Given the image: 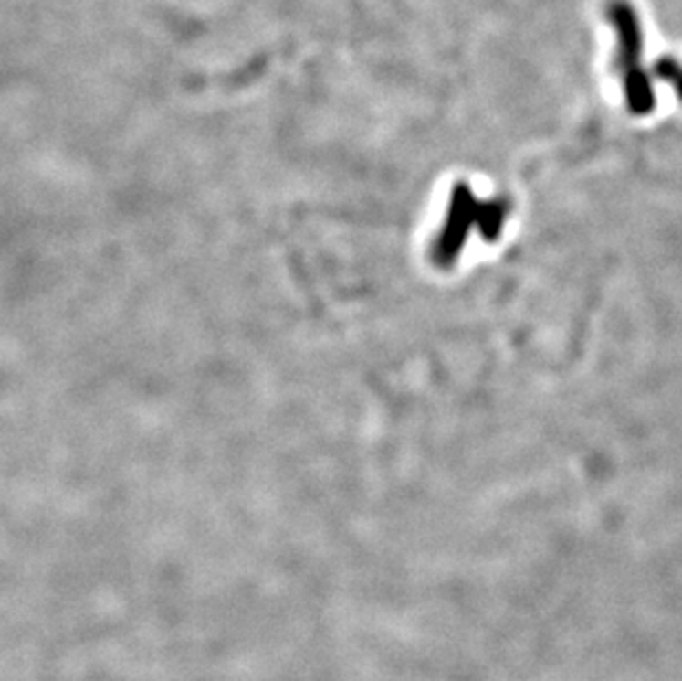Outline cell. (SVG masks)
Here are the masks:
<instances>
[{
    "label": "cell",
    "mask_w": 682,
    "mask_h": 681,
    "mask_svg": "<svg viewBox=\"0 0 682 681\" xmlns=\"http://www.w3.org/2000/svg\"><path fill=\"white\" fill-rule=\"evenodd\" d=\"M610 23L616 31V67L623 73L641 67L643 27L636 9L627 0H612Z\"/></svg>",
    "instance_id": "1"
},
{
    "label": "cell",
    "mask_w": 682,
    "mask_h": 681,
    "mask_svg": "<svg viewBox=\"0 0 682 681\" xmlns=\"http://www.w3.org/2000/svg\"><path fill=\"white\" fill-rule=\"evenodd\" d=\"M623 82H625V98L632 113L645 115L656 107L652 78L647 76V71L643 67L623 73Z\"/></svg>",
    "instance_id": "2"
},
{
    "label": "cell",
    "mask_w": 682,
    "mask_h": 681,
    "mask_svg": "<svg viewBox=\"0 0 682 681\" xmlns=\"http://www.w3.org/2000/svg\"><path fill=\"white\" fill-rule=\"evenodd\" d=\"M654 76L658 78V80L671 84L682 100V65L674 56H660L658 60L654 62Z\"/></svg>",
    "instance_id": "3"
}]
</instances>
